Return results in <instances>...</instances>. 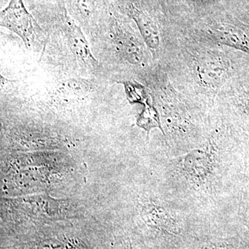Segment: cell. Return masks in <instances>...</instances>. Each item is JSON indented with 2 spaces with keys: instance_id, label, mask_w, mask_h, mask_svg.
I'll use <instances>...</instances> for the list:
<instances>
[{
  "instance_id": "obj_10",
  "label": "cell",
  "mask_w": 249,
  "mask_h": 249,
  "mask_svg": "<svg viewBox=\"0 0 249 249\" xmlns=\"http://www.w3.org/2000/svg\"><path fill=\"white\" fill-rule=\"evenodd\" d=\"M34 18L28 12L22 0H11L1 13V27L17 34L28 49L31 48L34 41Z\"/></svg>"
},
{
  "instance_id": "obj_5",
  "label": "cell",
  "mask_w": 249,
  "mask_h": 249,
  "mask_svg": "<svg viewBox=\"0 0 249 249\" xmlns=\"http://www.w3.org/2000/svg\"><path fill=\"white\" fill-rule=\"evenodd\" d=\"M150 90L161 115L163 127L170 134H186L193 123L186 94L176 88L165 69H160L150 80Z\"/></svg>"
},
{
  "instance_id": "obj_4",
  "label": "cell",
  "mask_w": 249,
  "mask_h": 249,
  "mask_svg": "<svg viewBox=\"0 0 249 249\" xmlns=\"http://www.w3.org/2000/svg\"><path fill=\"white\" fill-rule=\"evenodd\" d=\"M107 231L85 219L60 221L1 242V249H101Z\"/></svg>"
},
{
  "instance_id": "obj_6",
  "label": "cell",
  "mask_w": 249,
  "mask_h": 249,
  "mask_svg": "<svg viewBox=\"0 0 249 249\" xmlns=\"http://www.w3.org/2000/svg\"><path fill=\"white\" fill-rule=\"evenodd\" d=\"M184 34L196 40L224 46L249 56V24L232 16L216 15L201 18Z\"/></svg>"
},
{
  "instance_id": "obj_8",
  "label": "cell",
  "mask_w": 249,
  "mask_h": 249,
  "mask_svg": "<svg viewBox=\"0 0 249 249\" xmlns=\"http://www.w3.org/2000/svg\"><path fill=\"white\" fill-rule=\"evenodd\" d=\"M127 14L137 24L142 40L156 60L166 58L174 37H166L153 16L137 0H126Z\"/></svg>"
},
{
  "instance_id": "obj_12",
  "label": "cell",
  "mask_w": 249,
  "mask_h": 249,
  "mask_svg": "<svg viewBox=\"0 0 249 249\" xmlns=\"http://www.w3.org/2000/svg\"><path fill=\"white\" fill-rule=\"evenodd\" d=\"M219 99L249 116V64L229 81L219 95Z\"/></svg>"
},
{
  "instance_id": "obj_9",
  "label": "cell",
  "mask_w": 249,
  "mask_h": 249,
  "mask_svg": "<svg viewBox=\"0 0 249 249\" xmlns=\"http://www.w3.org/2000/svg\"><path fill=\"white\" fill-rule=\"evenodd\" d=\"M111 37L116 51L124 61L135 67L147 63L145 44L142 37L128 24L114 19L111 26Z\"/></svg>"
},
{
  "instance_id": "obj_16",
  "label": "cell",
  "mask_w": 249,
  "mask_h": 249,
  "mask_svg": "<svg viewBox=\"0 0 249 249\" xmlns=\"http://www.w3.org/2000/svg\"><path fill=\"white\" fill-rule=\"evenodd\" d=\"M145 107L143 109L140 117L138 119V124L141 127L149 132L152 127H159L163 131L157 109L152 107L148 102L145 103Z\"/></svg>"
},
{
  "instance_id": "obj_20",
  "label": "cell",
  "mask_w": 249,
  "mask_h": 249,
  "mask_svg": "<svg viewBox=\"0 0 249 249\" xmlns=\"http://www.w3.org/2000/svg\"><path fill=\"white\" fill-rule=\"evenodd\" d=\"M247 4H248V10L249 12V0H248V2H247Z\"/></svg>"
},
{
  "instance_id": "obj_11",
  "label": "cell",
  "mask_w": 249,
  "mask_h": 249,
  "mask_svg": "<svg viewBox=\"0 0 249 249\" xmlns=\"http://www.w3.org/2000/svg\"><path fill=\"white\" fill-rule=\"evenodd\" d=\"M181 170L193 183H203L209 180L214 170V157L211 147L194 149L183 156Z\"/></svg>"
},
{
  "instance_id": "obj_14",
  "label": "cell",
  "mask_w": 249,
  "mask_h": 249,
  "mask_svg": "<svg viewBox=\"0 0 249 249\" xmlns=\"http://www.w3.org/2000/svg\"><path fill=\"white\" fill-rule=\"evenodd\" d=\"M140 215L144 224L151 229L169 231L177 226L168 210L155 203L148 202L142 205Z\"/></svg>"
},
{
  "instance_id": "obj_17",
  "label": "cell",
  "mask_w": 249,
  "mask_h": 249,
  "mask_svg": "<svg viewBox=\"0 0 249 249\" xmlns=\"http://www.w3.org/2000/svg\"><path fill=\"white\" fill-rule=\"evenodd\" d=\"M127 98L131 103H147L146 89L137 82H123Z\"/></svg>"
},
{
  "instance_id": "obj_13",
  "label": "cell",
  "mask_w": 249,
  "mask_h": 249,
  "mask_svg": "<svg viewBox=\"0 0 249 249\" xmlns=\"http://www.w3.org/2000/svg\"><path fill=\"white\" fill-rule=\"evenodd\" d=\"M65 27L67 42L72 53L88 68L96 70L98 62L91 53L89 43L81 29L68 17L65 19Z\"/></svg>"
},
{
  "instance_id": "obj_22",
  "label": "cell",
  "mask_w": 249,
  "mask_h": 249,
  "mask_svg": "<svg viewBox=\"0 0 249 249\" xmlns=\"http://www.w3.org/2000/svg\"></svg>"
},
{
  "instance_id": "obj_15",
  "label": "cell",
  "mask_w": 249,
  "mask_h": 249,
  "mask_svg": "<svg viewBox=\"0 0 249 249\" xmlns=\"http://www.w3.org/2000/svg\"><path fill=\"white\" fill-rule=\"evenodd\" d=\"M91 91L88 82L83 79H71L60 82L55 91V96L62 103H72L86 97Z\"/></svg>"
},
{
  "instance_id": "obj_21",
  "label": "cell",
  "mask_w": 249,
  "mask_h": 249,
  "mask_svg": "<svg viewBox=\"0 0 249 249\" xmlns=\"http://www.w3.org/2000/svg\"><path fill=\"white\" fill-rule=\"evenodd\" d=\"M199 1H206V0H199Z\"/></svg>"
},
{
  "instance_id": "obj_18",
  "label": "cell",
  "mask_w": 249,
  "mask_h": 249,
  "mask_svg": "<svg viewBox=\"0 0 249 249\" xmlns=\"http://www.w3.org/2000/svg\"><path fill=\"white\" fill-rule=\"evenodd\" d=\"M101 249H135L130 241L126 237L109 231L108 229L107 235Z\"/></svg>"
},
{
  "instance_id": "obj_1",
  "label": "cell",
  "mask_w": 249,
  "mask_h": 249,
  "mask_svg": "<svg viewBox=\"0 0 249 249\" xmlns=\"http://www.w3.org/2000/svg\"><path fill=\"white\" fill-rule=\"evenodd\" d=\"M242 53L182 33L174 37L165 68L170 78L176 76L183 93L212 101L249 65V56H242Z\"/></svg>"
},
{
  "instance_id": "obj_2",
  "label": "cell",
  "mask_w": 249,
  "mask_h": 249,
  "mask_svg": "<svg viewBox=\"0 0 249 249\" xmlns=\"http://www.w3.org/2000/svg\"><path fill=\"white\" fill-rule=\"evenodd\" d=\"M1 193L6 197L49 194L74 178L76 165L64 151L7 152L1 158Z\"/></svg>"
},
{
  "instance_id": "obj_7",
  "label": "cell",
  "mask_w": 249,
  "mask_h": 249,
  "mask_svg": "<svg viewBox=\"0 0 249 249\" xmlns=\"http://www.w3.org/2000/svg\"><path fill=\"white\" fill-rule=\"evenodd\" d=\"M8 152L63 151L68 143L54 131L34 125H16L6 135Z\"/></svg>"
},
{
  "instance_id": "obj_3",
  "label": "cell",
  "mask_w": 249,
  "mask_h": 249,
  "mask_svg": "<svg viewBox=\"0 0 249 249\" xmlns=\"http://www.w3.org/2000/svg\"><path fill=\"white\" fill-rule=\"evenodd\" d=\"M1 199V242L45 224L85 218L76 201L47 193Z\"/></svg>"
},
{
  "instance_id": "obj_19",
  "label": "cell",
  "mask_w": 249,
  "mask_h": 249,
  "mask_svg": "<svg viewBox=\"0 0 249 249\" xmlns=\"http://www.w3.org/2000/svg\"><path fill=\"white\" fill-rule=\"evenodd\" d=\"M72 4L83 19L89 20L92 18L96 11V0H72Z\"/></svg>"
}]
</instances>
